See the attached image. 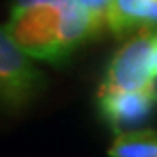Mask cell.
Returning <instances> with one entry per match:
<instances>
[{
  "label": "cell",
  "instance_id": "7a4b0ae2",
  "mask_svg": "<svg viewBox=\"0 0 157 157\" xmlns=\"http://www.w3.org/2000/svg\"><path fill=\"white\" fill-rule=\"evenodd\" d=\"M46 85L36 59L19 46L6 27H0V106L21 110Z\"/></svg>",
  "mask_w": 157,
  "mask_h": 157
},
{
  "label": "cell",
  "instance_id": "6da1fadb",
  "mask_svg": "<svg viewBox=\"0 0 157 157\" xmlns=\"http://www.w3.org/2000/svg\"><path fill=\"white\" fill-rule=\"evenodd\" d=\"M6 29L30 57L49 64L100 36L78 0H12Z\"/></svg>",
  "mask_w": 157,
  "mask_h": 157
},
{
  "label": "cell",
  "instance_id": "3957f363",
  "mask_svg": "<svg viewBox=\"0 0 157 157\" xmlns=\"http://www.w3.org/2000/svg\"><path fill=\"white\" fill-rule=\"evenodd\" d=\"M155 29H144L127 36L123 46L112 57L100 89H138L151 80V38Z\"/></svg>",
  "mask_w": 157,
  "mask_h": 157
},
{
  "label": "cell",
  "instance_id": "5b68a950",
  "mask_svg": "<svg viewBox=\"0 0 157 157\" xmlns=\"http://www.w3.org/2000/svg\"><path fill=\"white\" fill-rule=\"evenodd\" d=\"M144 29H157V0H114L108 12V30L127 38Z\"/></svg>",
  "mask_w": 157,
  "mask_h": 157
},
{
  "label": "cell",
  "instance_id": "277c9868",
  "mask_svg": "<svg viewBox=\"0 0 157 157\" xmlns=\"http://www.w3.org/2000/svg\"><path fill=\"white\" fill-rule=\"evenodd\" d=\"M157 106V83L138 89H98V110L112 131L144 121Z\"/></svg>",
  "mask_w": 157,
  "mask_h": 157
},
{
  "label": "cell",
  "instance_id": "8992f818",
  "mask_svg": "<svg viewBox=\"0 0 157 157\" xmlns=\"http://www.w3.org/2000/svg\"><path fill=\"white\" fill-rule=\"evenodd\" d=\"M110 157H157V131L132 129L119 131L112 142Z\"/></svg>",
  "mask_w": 157,
  "mask_h": 157
},
{
  "label": "cell",
  "instance_id": "ba28073f",
  "mask_svg": "<svg viewBox=\"0 0 157 157\" xmlns=\"http://www.w3.org/2000/svg\"><path fill=\"white\" fill-rule=\"evenodd\" d=\"M150 68H151V80L157 82V29L153 30V38H151V61H150Z\"/></svg>",
  "mask_w": 157,
  "mask_h": 157
},
{
  "label": "cell",
  "instance_id": "52a82bcc",
  "mask_svg": "<svg viewBox=\"0 0 157 157\" xmlns=\"http://www.w3.org/2000/svg\"><path fill=\"white\" fill-rule=\"evenodd\" d=\"M78 2L87 12V15L91 17L97 30L102 34L108 29V12H110V6L114 0H78Z\"/></svg>",
  "mask_w": 157,
  "mask_h": 157
}]
</instances>
